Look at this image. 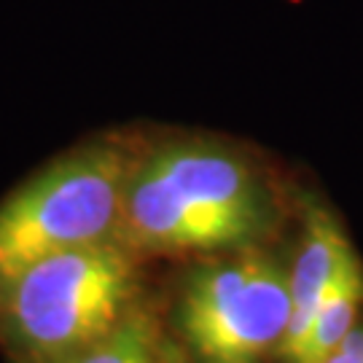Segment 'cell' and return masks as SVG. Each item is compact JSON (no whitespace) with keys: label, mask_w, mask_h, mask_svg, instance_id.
<instances>
[{"label":"cell","mask_w":363,"mask_h":363,"mask_svg":"<svg viewBox=\"0 0 363 363\" xmlns=\"http://www.w3.org/2000/svg\"><path fill=\"white\" fill-rule=\"evenodd\" d=\"M274 220L269 175L247 148L210 135L138 140L118 223L132 253L240 250L267 237Z\"/></svg>","instance_id":"1"},{"label":"cell","mask_w":363,"mask_h":363,"mask_svg":"<svg viewBox=\"0 0 363 363\" xmlns=\"http://www.w3.org/2000/svg\"><path fill=\"white\" fill-rule=\"evenodd\" d=\"M135 304L138 253L121 240L65 250L0 291V345L16 363H60L108 337Z\"/></svg>","instance_id":"2"},{"label":"cell","mask_w":363,"mask_h":363,"mask_svg":"<svg viewBox=\"0 0 363 363\" xmlns=\"http://www.w3.org/2000/svg\"><path fill=\"white\" fill-rule=\"evenodd\" d=\"M138 140L121 132L86 140L0 202V291L49 256L118 240Z\"/></svg>","instance_id":"3"},{"label":"cell","mask_w":363,"mask_h":363,"mask_svg":"<svg viewBox=\"0 0 363 363\" xmlns=\"http://www.w3.org/2000/svg\"><path fill=\"white\" fill-rule=\"evenodd\" d=\"M291 320V274L256 245L186 274L175 328L196 363H264Z\"/></svg>","instance_id":"4"},{"label":"cell","mask_w":363,"mask_h":363,"mask_svg":"<svg viewBox=\"0 0 363 363\" xmlns=\"http://www.w3.org/2000/svg\"><path fill=\"white\" fill-rule=\"evenodd\" d=\"M355 256L350 240L339 229L331 213L312 208L307 213V226L301 234V245L291 269V320L286 337L280 342V358L294 363L307 342L312 318L323 304L325 294L345 269V264Z\"/></svg>","instance_id":"5"},{"label":"cell","mask_w":363,"mask_h":363,"mask_svg":"<svg viewBox=\"0 0 363 363\" xmlns=\"http://www.w3.org/2000/svg\"><path fill=\"white\" fill-rule=\"evenodd\" d=\"M363 301V269L358 256H352L325 294L323 304L312 318L307 342L294 363H323L355 328L358 307Z\"/></svg>","instance_id":"6"},{"label":"cell","mask_w":363,"mask_h":363,"mask_svg":"<svg viewBox=\"0 0 363 363\" xmlns=\"http://www.w3.org/2000/svg\"><path fill=\"white\" fill-rule=\"evenodd\" d=\"M162 345L164 339L140 301L108 337L60 363H164Z\"/></svg>","instance_id":"7"},{"label":"cell","mask_w":363,"mask_h":363,"mask_svg":"<svg viewBox=\"0 0 363 363\" xmlns=\"http://www.w3.org/2000/svg\"><path fill=\"white\" fill-rule=\"evenodd\" d=\"M323 363H363V325H355Z\"/></svg>","instance_id":"8"},{"label":"cell","mask_w":363,"mask_h":363,"mask_svg":"<svg viewBox=\"0 0 363 363\" xmlns=\"http://www.w3.org/2000/svg\"><path fill=\"white\" fill-rule=\"evenodd\" d=\"M162 350H164V363H189L186 361V355H183L175 345H169L167 339H164V345H162Z\"/></svg>","instance_id":"9"}]
</instances>
